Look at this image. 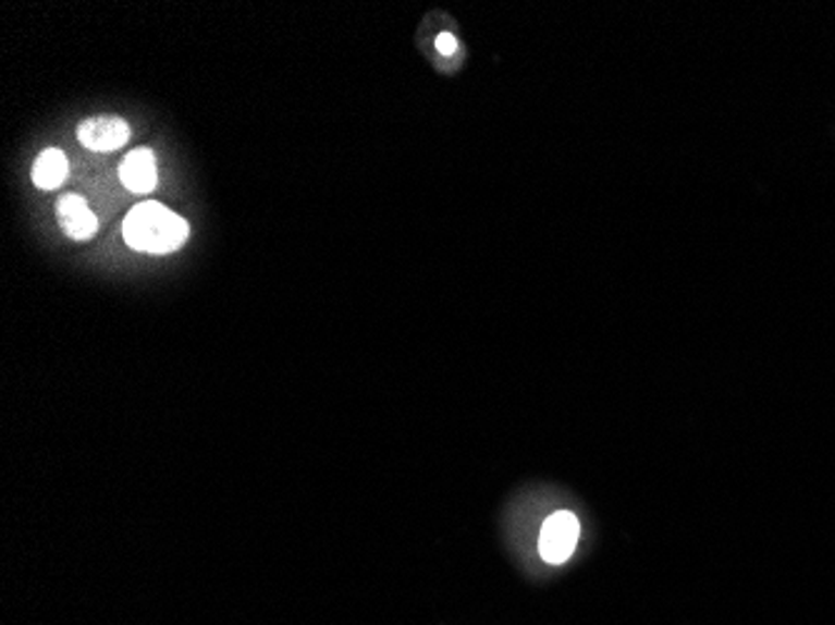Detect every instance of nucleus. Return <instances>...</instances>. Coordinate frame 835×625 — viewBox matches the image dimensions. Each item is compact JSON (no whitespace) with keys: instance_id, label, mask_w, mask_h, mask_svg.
<instances>
[{"instance_id":"7ed1b4c3","label":"nucleus","mask_w":835,"mask_h":625,"mask_svg":"<svg viewBox=\"0 0 835 625\" xmlns=\"http://www.w3.org/2000/svg\"><path fill=\"white\" fill-rule=\"evenodd\" d=\"M128 138V123L115 115H96L78 125V140L93 154H111V150L123 148Z\"/></svg>"},{"instance_id":"f03ea898","label":"nucleus","mask_w":835,"mask_h":625,"mask_svg":"<svg viewBox=\"0 0 835 625\" xmlns=\"http://www.w3.org/2000/svg\"><path fill=\"white\" fill-rule=\"evenodd\" d=\"M580 538V523L570 511H558L543 523L541 538H538V551L541 559L551 565H561L576 553Z\"/></svg>"},{"instance_id":"39448f33","label":"nucleus","mask_w":835,"mask_h":625,"mask_svg":"<svg viewBox=\"0 0 835 625\" xmlns=\"http://www.w3.org/2000/svg\"><path fill=\"white\" fill-rule=\"evenodd\" d=\"M121 183L131 193H150L158 185L156 156L150 148H136L123 158L121 163Z\"/></svg>"},{"instance_id":"20e7f679","label":"nucleus","mask_w":835,"mask_h":625,"mask_svg":"<svg viewBox=\"0 0 835 625\" xmlns=\"http://www.w3.org/2000/svg\"><path fill=\"white\" fill-rule=\"evenodd\" d=\"M56 213L65 235L73 241H90L98 233V218L83 196H75V193L63 196L58 200Z\"/></svg>"},{"instance_id":"423d86ee","label":"nucleus","mask_w":835,"mask_h":625,"mask_svg":"<svg viewBox=\"0 0 835 625\" xmlns=\"http://www.w3.org/2000/svg\"><path fill=\"white\" fill-rule=\"evenodd\" d=\"M33 183L44 191H53L69 175V158L61 148H46L33 163Z\"/></svg>"},{"instance_id":"f257e3e1","label":"nucleus","mask_w":835,"mask_h":625,"mask_svg":"<svg viewBox=\"0 0 835 625\" xmlns=\"http://www.w3.org/2000/svg\"><path fill=\"white\" fill-rule=\"evenodd\" d=\"M123 238L133 250L173 253L188 238V223L160 203H140L125 216Z\"/></svg>"},{"instance_id":"0eeeda50","label":"nucleus","mask_w":835,"mask_h":625,"mask_svg":"<svg viewBox=\"0 0 835 625\" xmlns=\"http://www.w3.org/2000/svg\"><path fill=\"white\" fill-rule=\"evenodd\" d=\"M435 48L441 50L443 56H453L455 50H458V38H455L453 33L445 30V33H441V36L435 38Z\"/></svg>"}]
</instances>
